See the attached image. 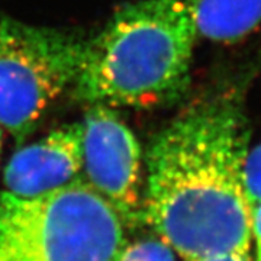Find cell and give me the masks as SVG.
<instances>
[{"label":"cell","mask_w":261,"mask_h":261,"mask_svg":"<svg viewBox=\"0 0 261 261\" xmlns=\"http://www.w3.org/2000/svg\"><path fill=\"white\" fill-rule=\"evenodd\" d=\"M122 218L89 183L22 197L0 192V261H116Z\"/></svg>","instance_id":"cell-3"},{"label":"cell","mask_w":261,"mask_h":261,"mask_svg":"<svg viewBox=\"0 0 261 261\" xmlns=\"http://www.w3.org/2000/svg\"><path fill=\"white\" fill-rule=\"evenodd\" d=\"M83 170L122 219L140 214L141 147L112 108L93 105L84 116Z\"/></svg>","instance_id":"cell-5"},{"label":"cell","mask_w":261,"mask_h":261,"mask_svg":"<svg viewBox=\"0 0 261 261\" xmlns=\"http://www.w3.org/2000/svg\"><path fill=\"white\" fill-rule=\"evenodd\" d=\"M248 148L250 126L233 92L192 105L151 141L141 212L187 261L250 252L252 209L243 177Z\"/></svg>","instance_id":"cell-1"},{"label":"cell","mask_w":261,"mask_h":261,"mask_svg":"<svg viewBox=\"0 0 261 261\" xmlns=\"http://www.w3.org/2000/svg\"><path fill=\"white\" fill-rule=\"evenodd\" d=\"M87 39L0 15V126L23 142L73 87Z\"/></svg>","instance_id":"cell-4"},{"label":"cell","mask_w":261,"mask_h":261,"mask_svg":"<svg viewBox=\"0 0 261 261\" xmlns=\"http://www.w3.org/2000/svg\"><path fill=\"white\" fill-rule=\"evenodd\" d=\"M199 37L195 0H137L87 39L73 84L90 106L155 108L185 93Z\"/></svg>","instance_id":"cell-2"},{"label":"cell","mask_w":261,"mask_h":261,"mask_svg":"<svg viewBox=\"0 0 261 261\" xmlns=\"http://www.w3.org/2000/svg\"><path fill=\"white\" fill-rule=\"evenodd\" d=\"M244 189L251 209L261 202V141L254 147L248 148L244 161Z\"/></svg>","instance_id":"cell-9"},{"label":"cell","mask_w":261,"mask_h":261,"mask_svg":"<svg viewBox=\"0 0 261 261\" xmlns=\"http://www.w3.org/2000/svg\"><path fill=\"white\" fill-rule=\"evenodd\" d=\"M0 148H2V129H0Z\"/></svg>","instance_id":"cell-12"},{"label":"cell","mask_w":261,"mask_h":261,"mask_svg":"<svg viewBox=\"0 0 261 261\" xmlns=\"http://www.w3.org/2000/svg\"><path fill=\"white\" fill-rule=\"evenodd\" d=\"M251 237L255 240V261H261V202L252 207Z\"/></svg>","instance_id":"cell-10"},{"label":"cell","mask_w":261,"mask_h":261,"mask_svg":"<svg viewBox=\"0 0 261 261\" xmlns=\"http://www.w3.org/2000/svg\"><path fill=\"white\" fill-rule=\"evenodd\" d=\"M199 37L237 42L261 28V0H195Z\"/></svg>","instance_id":"cell-7"},{"label":"cell","mask_w":261,"mask_h":261,"mask_svg":"<svg viewBox=\"0 0 261 261\" xmlns=\"http://www.w3.org/2000/svg\"><path fill=\"white\" fill-rule=\"evenodd\" d=\"M189 261H252L250 257V252H222V254H214V255H206L200 258H193Z\"/></svg>","instance_id":"cell-11"},{"label":"cell","mask_w":261,"mask_h":261,"mask_svg":"<svg viewBox=\"0 0 261 261\" xmlns=\"http://www.w3.org/2000/svg\"><path fill=\"white\" fill-rule=\"evenodd\" d=\"M83 168V122L67 123L13 154L5 167L8 192L22 197L51 193L77 180Z\"/></svg>","instance_id":"cell-6"},{"label":"cell","mask_w":261,"mask_h":261,"mask_svg":"<svg viewBox=\"0 0 261 261\" xmlns=\"http://www.w3.org/2000/svg\"><path fill=\"white\" fill-rule=\"evenodd\" d=\"M174 252L161 238H148L122 248L116 261H177Z\"/></svg>","instance_id":"cell-8"}]
</instances>
